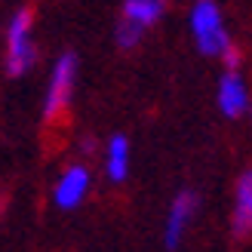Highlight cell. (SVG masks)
Listing matches in <instances>:
<instances>
[{
    "mask_svg": "<svg viewBox=\"0 0 252 252\" xmlns=\"http://www.w3.org/2000/svg\"><path fill=\"white\" fill-rule=\"evenodd\" d=\"M191 31H194V43L203 56H216L224 59L234 49L228 31H224V19L216 6V0H197L191 9Z\"/></svg>",
    "mask_w": 252,
    "mask_h": 252,
    "instance_id": "1",
    "label": "cell"
},
{
    "mask_svg": "<svg viewBox=\"0 0 252 252\" xmlns=\"http://www.w3.org/2000/svg\"><path fill=\"white\" fill-rule=\"evenodd\" d=\"M31 25H34V9H19L16 16L9 19L6 28V56H3V71L9 77H22L25 71H31L37 49L31 40Z\"/></svg>",
    "mask_w": 252,
    "mask_h": 252,
    "instance_id": "2",
    "label": "cell"
},
{
    "mask_svg": "<svg viewBox=\"0 0 252 252\" xmlns=\"http://www.w3.org/2000/svg\"><path fill=\"white\" fill-rule=\"evenodd\" d=\"M74 77H77V56L62 53L53 65V77L46 86V102H43V120L46 126H56L65 120L71 108V93H74Z\"/></svg>",
    "mask_w": 252,
    "mask_h": 252,
    "instance_id": "3",
    "label": "cell"
},
{
    "mask_svg": "<svg viewBox=\"0 0 252 252\" xmlns=\"http://www.w3.org/2000/svg\"><path fill=\"white\" fill-rule=\"evenodd\" d=\"M197 212V194L194 191H179L169 206V216H166V228H163V243L166 249H179L182 240H185V231L191 224Z\"/></svg>",
    "mask_w": 252,
    "mask_h": 252,
    "instance_id": "4",
    "label": "cell"
},
{
    "mask_svg": "<svg viewBox=\"0 0 252 252\" xmlns=\"http://www.w3.org/2000/svg\"><path fill=\"white\" fill-rule=\"evenodd\" d=\"M86 191H90V169L86 166H68L59 175V182L53 188V203L59 209H74L83 203Z\"/></svg>",
    "mask_w": 252,
    "mask_h": 252,
    "instance_id": "5",
    "label": "cell"
},
{
    "mask_svg": "<svg viewBox=\"0 0 252 252\" xmlns=\"http://www.w3.org/2000/svg\"><path fill=\"white\" fill-rule=\"evenodd\" d=\"M219 108L224 117H243L252 108L249 102V86L243 83V77L237 71H224L219 80Z\"/></svg>",
    "mask_w": 252,
    "mask_h": 252,
    "instance_id": "6",
    "label": "cell"
},
{
    "mask_svg": "<svg viewBox=\"0 0 252 252\" xmlns=\"http://www.w3.org/2000/svg\"><path fill=\"white\" fill-rule=\"evenodd\" d=\"M231 231H234V237H249L252 234V166L237 179V188H234Z\"/></svg>",
    "mask_w": 252,
    "mask_h": 252,
    "instance_id": "7",
    "label": "cell"
},
{
    "mask_svg": "<svg viewBox=\"0 0 252 252\" xmlns=\"http://www.w3.org/2000/svg\"><path fill=\"white\" fill-rule=\"evenodd\" d=\"M163 9H166V0H123V16L120 19L135 25V28H142V31H148L151 25L163 16Z\"/></svg>",
    "mask_w": 252,
    "mask_h": 252,
    "instance_id": "8",
    "label": "cell"
},
{
    "mask_svg": "<svg viewBox=\"0 0 252 252\" xmlns=\"http://www.w3.org/2000/svg\"><path fill=\"white\" fill-rule=\"evenodd\" d=\"M105 172L111 182H123L129 175V142H126V135H111L105 151Z\"/></svg>",
    "mask_w": 252,
    "mask_h": 252,
    "instance_id": "9",
    "label": "cell"
},
{
    "mask_svg": "<svg viewBox=\"0 0 252 252\" xmlns=\"http://www.w3.org/2000/svg\"><path fill=\"white\" fill-rule=\"evenodd\" d=\"M117 46L123 49V53H129V49H135L138 43H142V37H145V31L142 28H135V25H129V22H123L120 19V25H117Z\"/></svg>",
    "mask_w": 252,
    "mask_h": 252,
    "instance_id": "10",
    "label": "cell"
},
{
    "mask_svg": "<svg viewBox=\"0 0 252 252\" xmlns=\"http://www.w3.org/2000/svg\"><path fill=\"white\" fill-rule=\"evenodd\" d=\"M249 117H252V108H249Z\"/></svg>",
    "mask_w": 252,
    "mask_h": 252,
    "instance_id": "11",
    "label": "cell"
}]
</instances>
